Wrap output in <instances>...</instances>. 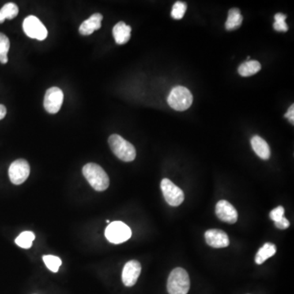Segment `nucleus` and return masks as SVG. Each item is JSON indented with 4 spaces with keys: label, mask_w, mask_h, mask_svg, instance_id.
I'll list each match as a JSON object with an SVG mask.
<instances>
[{
    "label": "nucleus",
    "mask_w": 294,
    "mask_h": 294,
    "mask_svg": "<svg viewBox=\"0 0 294 294\" xmlns=\"http://www.w3.org/2000/svg\"><path fill=\"white\" fill-rule=\"evenodd\" d=\"M83 174L90 186L97 191H103L109 187L110 179L105 170L96 163H87L83 167Z\"/></svg>",
    "instance_id": "f257e3e1"
},
{
    "label": "nucleus",
    "mask_w": 294,
    "mask_h": 294,
    "mask_svg": "<svg viewBox=\"0 0 294 294\" xmlns=\"http://www.w3.org/2000/svg\"><path fill=\"white\" fill-rule=\"evenodd\" d=\"M190 277L183 268L172 271L167 280V288L169 294H187L190 290Z\"/></svg>",
    "instance_id": "f03ea898"
},
{
    "label": "nucleus",
    "mask_w": 294,
    "mask_h": 294,
    "mask_svg": "<svg viewBox=\"0 0 294 294\" xmlns=\"http://www.w3.org/2000/svg\"><path fill=\"white\" fill-rule=\"evenodd\" d=\"M109 145L113 153L122 161L131 162L136 158V149L130 142L118 134H113L109 137Z\"/></svg>",
    "instance_id": "7ed1b4c3"
},
{
    "label": "nucleus",
    "mask_w": 294,
    "mask_h": 294,
    "mask_svg": "<svg viewBox=\"0 0 294 294\" xmlns=\"http://www.w3.org/2000/svg\"><path fill=\"white\" fill-rule=\"evenodd\" d=\"M193 102V95L188 88L177 86L173 88L167 97V103L172 108L184 111L190 108Z\"/></svg>",
    "instance_id": "20e7f679"
},
{
    "label": "nucleus",
    "mask_w": 294,
    "mask_h": 294,
    "mask_svg": "<svg viewBox=\"0 0 294 294\" xmlns=\"http://www.w3.org/2000/svg\"><path fill=\"white\" fill-rule=\"evenodd\" d=\"M105 235L110 243L118 244L130 239L132 231L131 229L122 222H113L106 227Z\"/></svg>",
    "instance_id": "39448f33"
},
{
    "label": "nucleus",
    "mask_w": 294,
    "mask_h": 294,
    "mask_svg": "<svg viewBox=\"0 0 294 294\" xmlns=\"http://www.w3.org/2000/svg\"><path fill=\"white\" fill-rule=\"evenodd\" d=\"M160 186L163 197L170 206H179L180 204H182L185 198L183 191L182 189L176 186L175 184L173 183L169 179L164 178L162 180Z\"/></svg>",
    "instance_id": "423d86ee"
},
{
    "label": "nucleus",
    "mask_w": 294,
    "mask_h": 294,
    "mask_svg": "<svg viewBox=\"0 0 294 294\" xmlns=\"http://www.w3.org/2000/svg\"><path fill=\"white\" fill-rule=\"evenodd\" d=\"M23 30L27 36L38 40H44L47 36V30L39 19L35 16H29L23 21Z\"/></svg>",
    "instance_id": "0eeeda50"
},
{
    "label": "nucleus",
    "mask_w": 294,
    "mask_h": 294,
    "mask_svg": "<svg viewBox=\"0 0 294 294\" xmlns=\"http://www.w3.org/2000/svg\"><path fill=\"white\" fill-rule=\"evenodd\" d=\"M30 173L31 167L28 162L22 159H16L14 162H12L8 169V175L11 182L15 185H20L26 182Z\"/></svg>",
    "instance_id": "6e6552de"
},
{
    "label": "nucleus",
    "mask_w": 294,
    "mask_h": 294,
    "mask_svg": "<svg viewBox=\"0 0 294 294\" xmlns=\"http://www.w3.org/2000/svg\"><path fill=\"white\" fill-rule=\"evenodd\" d=\"M63 92L57 87L48 88L45 93L43 106L50 114H57L63 103Z\"/></svg>",
    "instance_id": "1a4fd4ad"
},
{
    "label": "nucleus",
    "mask_w": 294,
    "mask_h": 294,
    "mask_svg": "<svg viewBox=\"0 0 294 294\" xmlns=\"http://www.w3.org/2000/svg\"><path fill=\"white\" fill-rule=\"evenodd\" d=\"M216 215L225 223L234 224L238 220V212L235 207L227 200H220L216 205Z\"/></svg>",
    "instance_id": "9d476101"
},
{
    "label": "nucleus",
    "mask_w": 294,
    "mask_h": 294,
    "mask_svg": "<svg viewBox=\"0 0 294 294\" xmlns=\"http://www.w3.org/2000/svg\"><path fill=\"white\" fill-rule=\"evenodd\" d=\"M141 272V265L139 261L132 260L125 264L122 270V283L127 287H132L137 283Z\"/></svg>",
    "instance_id": "9b49d317"
},
{
    "label": "nucleus",
    "mask_w": 294,
    "mask_h": 294,
    "mask_svg": "<svg viewBox=\"0 0 294 294\" xmlns=\"http://www.w3.org/2000/svg\"><path fill=\"white\" fill-rule=\"evenodd\" d=\"M204 237H205L206 243L211 247L216 248V249L227 247L230 243L227 233L220 230H216V229L208 230L205 232Z\"/></svg>",
    "instance_id": "f8f14e48"
},
{
    "label": "nucleus",
    "mask_w": 294,
    "mask_h": 294,
    "mask_svg": "<svg viewBox=\"0 0 294 294\" xmlns=\"http://www.w3.org/2000/svg\"><path fill=\"white\" fill-rule=\"evenodd\" d=\"M103 16L100 13H95L90 16L88 20H84L80 27V33L82 35H89L94 31L102 27Z\"/></svg>",
    "instance_id": "ddd939ff"
},
{
    "label": "nucleus",
    "mask_w": 294,
    "mask_h": 294,
    "mask_svg": "<svg viewBox=\"0 0 294 294\" xmlns=\"http://www.w3.org/2000/svg\"><path fill=\"white\" fill-rule=\"evenodd\" d=\"M132 28L125 22L117 23L113 28V36L118 44H125L128 43L131 38Z\"/></svg>",
    "instance_id": "4468645a"
},
{
    "label": "nucleus",
    "mask_w": 294,
    "mask_h": 294,
    "mask_svg": "<svg viewBox=\"0 0 294 294\" xmlns=\"http://www.w3.org/2000/svg\"><path fill=\"white\" fill-rule=\"evenodd\" d=\"M251 145L253 151L258 157L262 159H268L271 156V150L267 142L259 136H254L251 139Z\"/></svg>",
    "instance_id": "2eb2a0df"
},
{
    "label": "nucleus",
    "mask_w": 294,
    "mask_h": 294,
    "mask_svg": "<svg viewBox=\"0 0 294 294\" xmlns=\"http://www.w3.org/2000/svg\"><path fill=\"white\" fill-rule=\"evenodd\" d=\"M243 21V16L241 15L240 11L238 8H231L229 11L228 17L225 24L226 29L228 31H232L239 28Z\"/></svg>",
    "instance_id": "dca6fc26"
},
{
    "label": "nucleus",
    "mask_w": 294,
    "mask_h": 294,
    "mask_svg": "<svg viewBox=\"0 0 294 294\" xmlns=\"http://www.w3.org/2000/svg\"><path fill=\"white\" fill-rule=\"evenodd\" d=\"M276 253V245L272 243H266L258 250L256 254L255 261L258 265L263 263L264 261L275 255Z\"/></svg>",
    "instance_id": "f3484780"
},
{
    "label": "nucleus",
    "mask_w": 294,
    "mask_h": 294,
    "mask_svg": "<svg viewBox=\"0 0 294 294\" xmlns=\"http://www.w3.org/2000/svg\"><path fill=\"white\" fill-rule=\"evenodd\" d=\"M261 68V64L258 61H248L240 65L239 69H238V72L243 77H249V76H253L257 72H259Z\"/></svg>",
    "instance_id": "a211bd4d"
},
{
    "label": "nucleus",
    "mask_w": 294,
    "mask_h": 294,
    "mask_svg": "<svg viewBox=\"0 0 294 294\" xmlns=\"http://www.w3.org/2000/svg\"><path fill=\"white\" fill-rule=\"evenodd\" d=\"M18 7L13 3H8L5 4L0 10V23L4 22L5 19L12 20L18 14Z\"/></svg>",
    "instance_id": "6ab92c4d"
},
{
    "label": "nucleus",
    "mask_w": 294,
    "mask_h": 294,
    "mask_svg": "<svg viewBox=\"0 0 294 294\" xmlns=\"http://www.w3.org/2000/svg\"><path fill=\"white\" fill-rule=\"evenodd\" d=\"M35 235L31 231H24L16 238V244L22 249H30L32 246L33 241L35 240Z\"/></svg>",
    "instance_id": "aec40b11"
},
{
    "label": "nucleus",
    "mask_w": 294,
    "mask_h": 294,
    "mask_svg": "<svg viewBox=\"0 0 294 294\" xmlns=\"http://www.w3.org/2000/svg\"><path fill=\"white\" fill-rule=\"evenodd\" d=\"M10 47V41L6 35L0 33V62L6 64L8 62V53Z\"/></svg>",
    "instance_id": "412c9836"
},
{
    "label": "nucleus",
    "mask_w": 294,
    "mask_h": 294,
    "mask_svg": "<svg viewBox=\"0 0 294 294\" xmlns=\"http://www.w3.org/2000/svg\"><path fill=\"white\" fill-rule=\"evenodd\" d=\"M43 260L46 266L51 272H54V273L58 272V270L61 265V260L60 259L59 257L53 255H45L43 257Z\"/></svg>",
    "instance_id": "4be33fe9"
},
{
    "label": "nucleus",
    "mask_w": 294,
    "mask_h": 294,
    "mask_svg": "<svg viewBox=\"0 0 294 294\" xmlns=\"http://www.w3.org/2000/svg\"><path fill=\"white\" fill-rule=\"evenodd\" d=\"M187 5L185 3L176 2L172 9V17L176 20H180L186 13Z\"/></svg>",
    "instance_id": "5701e85b"
},
{
    "label": "nucleus",
    "mask_w": 294,
    "mask_h": 294,
    "mask_svg": "<svg viewBox=\"0 0 294 294\" xmlns=\"http://www.w3.org/2000/svg\"><path fill=\"white\" fill-rule=\"evenodd\" d=\"M286 16L283 13H276L275 15V23L273 27L276 31L280 32H286L288 31V27L285 22Z\"/></svg>",
    "instance_id": "b1692460"
},
{
    "label": "nucleus",
    "mask_w": 294,
    "mask_h": 294,
    "mask_svg": "<svg viewBox=\"0 0 294 294\" xmlns=\"http://www.w3.org/2000/svg\"><path fill=\"white\" fill-rule=\"evenodd\" d=\"M284 208L282 206L277 207V208H275L272 212H270V216L275 223H277L279 220H281L284 217Z\"/></svg>",
    "instance_id": "393cba45"
},
{
    "label": "nucleus",
    "mask_w": 294,
    "mask_h": 294,
    "mask_svg": "<svg viewBox=\"0 0 294 294\" xmlns=\"http://www.w3.org/2000/svg\"><path fill=\"white\" fill-rule=\"evenodd\" d=\"M275 226H276L278 229H280V230H285V229L289 227L290 223L288 220H287L284 216L281 220H279L277 223H275Z\"/></svg>",
    "instance_id": "a878e982"
},
{
    "label": "nucleus",
    "mask_w": 294,
    "mask_h": 294,
    "mask_svg": "<svg viewBox=\"0 0 294 294\" xmlns=\"http://www.w3.org/2000/svg\"><path fill=\"white\" fill-rule=\"evenodd\" d=\"M284 117L288 118V121H289L292 125L294 124V106L293 104L290 106L289 109H288V111L284 114Z\"/></svg>",
    "instance_id": "bb28decb"
},
{
    "label": "nucleus",
    "mask_w": 294,
    "mask_h": 294,
    "mask_svg": "<svg viewBox=\"0 0 294 294\" xmlns=\"http://www.w3.org/2000/svg\"><path fill=\"white\" fill-rule=\"evenodd\" d=\"M7 109L4 105L0 104V120L6 116Z\"/></svg>",
    "instance_id": "cd10ccee"
}]
</instances>
